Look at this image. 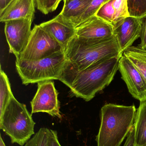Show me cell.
I'll return each mask as SVG.
<instances>
[{
    "instance_id": "277c9868",
    "label": "cell",
    "mask_w": 146,
    "mask_h": 146,
    "mask_svg": "<svg viewBox=\"0 0 146 146\" xmlns=\"http://www.w3.org/2000/svg\"><path fill=\"white\" fill-rule=\"evenodd\" d=\"M35 125L25 105L13 96L0 115V129L10 137L13 144L22 146L34 134Z\"/></svg>"
},
{
    "instance_id": "44dd1931",
    "label": "cell",
    "mask_w": 146,
    "mask_h": 146,
    "mask_svg": "<svg viewBox=\"0 0 146 146\" xmlns=\"http://www.w3.org/2000/svg\"><path fill=\"white\" fill-rule=\"evenodd\" d=\"M109 1V0H92L80 19L78 22V27L92 16L95 15L102 5Z\"/></svg>"
},
{
    "instance_id": "8fae6325",
    "label": "cell",
    "mask_w": 146,
    "mask_h": 146,
    "mask_svg": "<svg viewBox=\"0 0 146 146\" xmlns=\"http://www.w3.org/2000/svg\"><path fill=\"white\" fill-rule=\"evenodd\" d=\"M76 36L90 41L103 40L114 36V27L96 15L92 16L76 28Z\"/></svg>"
},
{
    "instance_id": "d4e9b609",
    "label": "cell",
    "mask_w": 146,
    "mask_h": 146,
    "mask_svg": "<svg viewBox=\"0 0 146 146\" xmlns=\"http://www.w3.org/2000/svg\"><path fill=\"white\" fill-rule=\"evenodd\" d=\"M141 42L139 46L146 49V16L144 19L140 36Z\"/></svg>"
},
{
    "instance_id": "f1b7e54d",
    "label": "cell",
    "mask_w": 146,
    "mask_h": 146,
    "mask_svg": "<svg viewBox=\"0 0 146 146\" xmlns=\"http://www.w3.org/2000/svg\"><path fill=\"white\" fill-rule=\"evenodd\" d=\"M70 1V0H63V2L66 3L67 2L69 1Z\"/></svg>"
},
{
    "instance_id": "3957f363",
    "label": "cell",
    "mask_w": 146,
    "mask_h": 146,
    "mask_svg": "<svg viewBox=\"0 0 146 146\" xmlns=\"http://www.w3.org/2000/svg\"><path fill=\"white\" fill-rule=\"evenodd\" d=\"M137 109L106 104L101 110V123L96 141L97 146H120L134 125Z\"/></svg>"
},
{
    "instance_id": "5bb4252c",
    "label": "cell",
    "mask_w": 146,
    "mask_h": 146,
    "mask_svg": "<svg viewBox=\"0 0 146 146\" xmlns=\"http://www.w3.org/2000/svg\"><path fill=\"white\" fill-rule=\"evenodd\" d=\"M92 0H70L64 3L60 14L75 28L78 22Z\"/></svg>"
},
{
    "instance_id": "30bf717a",
    "label": "cell",
    "mask_w": 146,
    "mask_h": 146,
    "mask_svg": "<svg viewBox=\"0 0 146 146\" xmlns=\"http://www.w3.org/2000/svg\"><path fill=\"white\" fill-rule=\"evenodd\" d=\"M144 19L128 16L114 26V35L123 52L140 37Z\"/></svg>"
},
{
    "instance_id": "d6986e66",
    "label": "cell",
    "mask_w": 146,
    "mask_h": 146,
    "mask_svg": "<svg viewBox=\"0 0 146 146\" xmlns=\"http://www.w3.org/2000/svg\"><path fill=\"white\" fill-rule=\"evenodd\" d=\"M114 1L109 0L105 3L95 15L105 21L111 24L113 26L115 15V10L113 6Z\"/></svg>"
},
{
    "instance_id": "ba28073f",
    "label": "cell",
    "mask_w": 146,
    "mask_h": 146,
    "mask_svg": "<svg viewBox=\"0 0 146 146\" xmlns=\"http://www.w3.org/2000/svg\"><path fill=\"white\" fill-rule=\"evenodd\" d=\"M31 104V114L45 112L54 117L61 118L58 92L51 80L38 83L37 90Z\"/></svg>"
},
{
    "instance_id": "4fadbf2b",
    "label": "cell",
    "mask_w": 146,
    "mask_h": 146,
    "mask_svg": "<svg viewBox=\"0 0 146 146\" xmlns=\"http://www.w3.org/2000/svg\"><path fill=\"white\" fill-rule=\"evenodd\" d=\"M36 7V0H13L0 12V21L26 19L33 21Z\"/></svg>"
},
{
    "instance_id": "52a82bcc",
    "label": "cell",
    "mask_w": 146,
    "mask_h": 146,
    "mask_svg": "<svg viewBox=\"0 0 146 146\" xmlns=\"http://www.w3.org/2000/svg\"><path fill=\"white\" fill-rule=\"evenodd\" d=\"M33 21L29 19L12 20L5 22V36L9 51L19 58L26 48L30 40Z\"/></svg>"
},
{
    "instance_id": "83f0119b",
    "label": "cell",
    "mask_w": 146,
    "mask_h": 146,
    "mask_svg": "<svg viewBox=\"0 0 146 146\" xmlns=\"http://www.w3.org/2000/svg\"><path fill=\"white\" fill-rule=\"evenodd\" d=\"M0 146H6L4 144V141L3 140L1 136V139H0Z\"/></svg>"
},
{
    "instance_id": "5b68a950",
    "label": "cell",
    "mask_w": 146,
    "mask_h": 146,
    "mask_svg": "<svg viewBox=\"0 0 146 146\" xmlns=\"http://www.w3.org/2000/svg\"><path fill=\"white\" fill-rule=\"evenodd\" d=\"M67 61L65 52H62L38 60L16 59L15 66L22 83L27 85L60 80Z\"/></svg>"
},
{
    "instance_id": "7402d4cb",
    "label": "cell",
    "mask_w": 146,
    "mask_h": 146,
    "mask_svg": "<svg viewBox=\"0 0 146 146\" xmlns=\"http://www.w3.org/2000/svg\"><path fill=\"white\" fill-rule=\"evenodd\" d=\"M113 6L115 10L113 27L117 23L129 16L127 6V0H114Z\"/></svg>"
},
{
    "instance_id": "7a4b0ae2",
    "label": "cell",
    "mask_w": 146,
    "mask_h": 146,
    "mask_svg": "<svg viewBox=\"0 0 146 146\" xmlns=\"http://www.w3.org/2000/svg\"><path fill=\"white\" fill-rule=\"evenodd\" d=\"M67 66L73 70H82L99 61L122 56V51L115 35L103 40L90 41L75 36L65 51Z\"/></svg>"
},
{
    "instance_id": "e0dca14e",
    "label": "cell",
    "mask_w": 146,
    "mask_h": 146,
    "mask_svg": "<svg viewBox=\"0 0 146 146\" xmlns=\"http://www.w3.org/2000/svg\"><path fill=\"white\" fill-rule=\"evenodd\" d=\"M14 96L7 76L0 68V115H1L10 100Z\"/></svg>"
},
{
    "instance_id": "ffe728a7",
    "label": "cell",
    "mask_w": 146,
    "mask_h": 146,
    "mask_svg": "<svg viewBox=\"0 0 146 146\" xmlns=\"http://www.w3.org/2000/svg\"><path fill=\"white\" fill-rule=\"evenodd\" d=\"M49 129L41 128L24 146H48Z\"/></svg>"
},
{
    "instance_id": "9a60e30c",
    "label": "cell",
    "mask_w": 146,
    "mask_h": 146,
    "mask_svg": "<svg viewBox=\"0 0 146 146\" xmlns=\"http://www.w3.org/2000/svg\"><path fill=\"white\" fill-rule=\"evenodd\" d=\"M135 146H146V101L140 102L134 125Z\"/></svg>"
},
{
    "instance_id": "ac0fdd59",
    "label": "cell",
    "mask_w": 146,
    "mask_h": 146,
    "mask_svg": "<svg viewBox=\"0 0 146 146\" xmlns=\"http://www.w3.org/2000/svg\"><path fill=\"white\" fill-rule=\"evenodd\" d=\"M129 16L145 18L146 16V0H127Z\"/></svg>"
},
{
    "instance_id": "7c38bea8",
    "label": "cell",
    "mask_w": 146,
    "mask_h": 146,
    "mask_svg": "<svg viewBox=\"0 0 146 146\" xmlns=\"http://www.w3.org/2000/svg\"><path fill=\"white\" fill-rule=\"evenodd\" d=\"M65 49L76 36V28L65 20L60 14L49 21L40 24Z\"/></svg>"
},
{
    "instance_id": "4316f807",
    "label": "cell",
    "mask_w": 146,
    "mask_h": 146,
    "mask_svg": "<svg viewBox=\"0 0 146 146\" xmlns=\"http://www.w3.org/2000/svg\"><path fill=\"white\" fill-rule=\"evenodd\" d=\"M13 0H0V12H1Z\"/></svg>"
},
{
    "instance_id": "484cf974",
    "label": "cell",
    "mask_w": 146,
    "mask_h": 146,
    "mask_svg": "<svg viewBox=\"0 0 146 146\" xmlns=\"http://www.w3.org/2000/svg\"><path fill=\"white\" fill-rule=\"evenodd\" d=\"M135 146V129L134 127L130 129L129 133L127 136L126 142L123 146Z\"/></svg>"
},
{
    "instance_id": "cb8c5ba5",
    "label": "cell",
    "mask_w": 146,
    "mask_h": 146,
    "mask_svg": "<svg viewBox=\"0 0 146 146\" xmlns=\"http://www.w3.org/2000/svg\"><path fill=\"white\" fill-rule=\"evenodd\" d=\"M48 146H61L58 140L57 132L55 130L49 129Z\"/></svg>"
},
{
    "instance_id": "9c48e42d",
    "label": "cell",
    "mask_w": 146,
    "mask_h": 146,
    "mask_svg": "<svg viewBox=\"0 0 146 146\" xmlns=\"http://www.w3.org/2000/svg\"><path fill=\"white\" fill-rule=\"evenodd\" d=\"M119 71L134 98L140 102L146 101V81L140 72L124 55L119 61Z\"/></svg>"
},
{
    "instance_id": "6da1fadb",
    "label": "cell",
    "mask_w": 146,
    "mask_h": 146,
    "mask_svg": "<svg viewBox=\"0 0 146 146\" xmlns=\"http://www.w3.org/2000/svg\"><path fill=\"white\" fill-rule=\"evenodd\" d=\"M121 57L105 59L79 71L69 68L66 64L60 81L70 88L75 96L90 101L113 80Z\"/></svg>"
},
{
    "instance_id": "603a6c76",
    "label": "cell",
    "mask_w": 146,
    "mask_h": 146,
    "mask_svg": "<svg viewBox=\"0 0 146 146\" xmlns=\"http://www.w3.org/2000/svg\"><path fill=\"white\" fill-rule=\"evenodd\" d=\"M63 0H36L37 9L44 14L47 15L56 10Z\"/></svg>"
},
{
    "instance_id": "2e32d148",
    "label": "cell",
    "mask_w": 146,
    "mask_h": 146,
    "mask_svg": "<svg viewBox=\"0 0 146 146\" xmlns=\"http://www.w3.org/2000/svg\"><path fill=\"white\" fill-rule=\"evenodd\" d=\"M141 73L146 81V49L140 46H132L123 52Z\"/></svg>"
},
{
    "instance_id": "8992f818",
    "label": "cell",
    "mask_w": 146,
    "mask_h": 146,
    "mask_svg": "<svg viewBox=\"0 0 146 146\" xmlns=\"http://www.w3.org/2000/svg\"><path fill=\"white\" fill-rule=\"evenodd\" d=\"M62 52L64 48L40 25H35L26 48L16 59L38 60Z\"/></svg>"
}]
</instances>
